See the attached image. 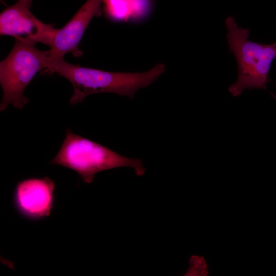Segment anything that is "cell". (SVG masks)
Masks as SVG:
<instances>
[{"mask_svg": "<svg viewBox=\"0 0 276 276\" xmlns=\"http://www.w3.org/2000/svg\"><path fill=\"white\" fill-rule=\"evenodd\" d=\"M45 69L72 83L74 90L70 103L74 105L98 93H114L133 99L136 90L149 86L165 71L166 65L157 64L142 73L111 72L73 65L63 58L48 57Z\"/></svg>", "mask_w": 276, "mask_h": 276, "instance_id": "obj_1", "label": "cell"}, {"mask_svg": "<svg viewBox=\"0 0 276 276\" xmlns=\"http://www.w3.org/2000/svg\"><path fill=\"white\" fill-rule=\"evenodd\" d=\"M228 50L237 65L238 76L228 90L234 97L246 89H266L268 74L276 58L275 44H262L249 40L247 29L240 27L232 16L225 20Z\"/></svg>", "mask_w": 276, "mask_h": 276, "instance_id": "obj_2", "label": "cell"}, {"mask_svg": "<svg viewBox=\"0 0 276 276\" xmlns=\"http://www.w3.org/2000/svg\"><path fill=\"white\" fill-rule=\"evenodd\" d=\"M51 164L60 165L77 172L82 180L89 183L95 175L118 167L132 168L136 175L142 176L145 169L140 159L123 156L95 142L66 130L61 147Z\"/></svg>", "mask_w": 276, "mask_h": 276, "instance_id": "obj_3", "label": "cell"}, {"mask_svg": "<svg viewBox=\"0 0 276 276\" xmlns=\"http://www.w3.org/2000/svg\"><path fill=\"white\" fill-rule=\"evenodd\" d=\"M33 43L15 39L8 56L0 62V83L3 98L0 111L9 105L21 109L29 100L24 90L37 73L45 68L49 51H43Z\"/></svg>", "mask_w": 276, "mask_h": 276, "instance_id": "obj_4", "label": "cell"}, {"mask_svg": "<svg viewBox=\"0 0 276 276\" xmlns=\"http://www.w3.org/2000/svg\"><path fill=\"white\" fill-rule=\"evenodd\" d=\"M31 4L18 0L0 15V33L34 44L52 47L58 29L41 21L30 10Z\"/></svg>", "mask_w": 276, "mask_h": 276, "instance_id": "obj_5", "label": "cell"}, {"mask_svg": "<svg viewBox=\"0 0 276 276\" xmlns=\"http://www.w3.org/2000/svg\"><path fill=\"white\" fill-rule=\"evenodd\" d=\"M55 184L48 177L30 178L19 181L14 201L18 212L30 219H40L51 213L54 201Z\"/></svg>", "mask_w": 276, "mask_h": 276, "instance_id": "obj_6", "label": "cell"}, {"mask_svg": "<svg viewBox=\"0 0 276 276\" xmlns=\"http://www.w3.org/2000/svg\"><path fill=\"white\" fill-rule=\"evenodd\" d=\"M103 0H87L71 19L58 29L49 50L50 58H63L67 53L76 57L82 55L79 44L93 17L99 12Z\"/></svg>", "mask_w": 276, "mask_h": 276, "instance_id": "obj_7", "label": "cell"}, {"mask_svg": "<svg viewBox=\"0 0 276 276\" xmlns=\"http://www.w3.org/2000/svg\"><path fill=\"white\" fill-rule=\"evenodd\" d=\"M20 1H22L24 2L31 4H32V0H20Z\"/></svg>", "mask_w": 276, "mask_h": 276, "instance_id": "obj_8", "label": "cell"}, {"mask_svg": "<svg viewBox=\"0 0 276 276\" xmlns=\"http://www.w3.org/2000/svg\"><path fill=\"white\" fill-rule=\"evenodd\" d=\"M275 48H276V43H275Z\"/></svg>", "mask_w": 276, "mask_h": 276, "instance_id": "obj_9", "label": "cell"}]
</instances>
